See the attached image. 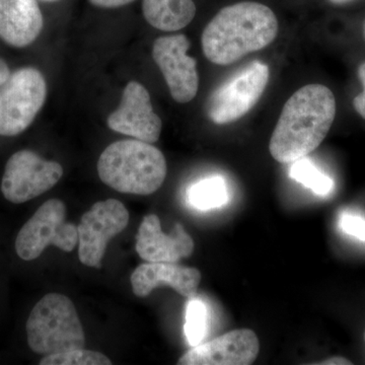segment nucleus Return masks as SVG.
<instances>
[{"instance_id": "nucleus-1", "label": "nucleus", "mask_w": 365, "mask_h": 365, "mask_svg": "<svg viewBox=\"0 0 365 365\" xmlns=\"http://www.w3.org/2000/svg\"><path fill=\"white\" fill-rule=\"evenodd\" d=\"M336 115L332 91L313 83L295 91L283 107L269 150L274 160L292 163L306 158L328 135Z\"/></svg>"}, {"instance_id": "nucleus-2", "label": "nucleus", "mask_w": 365, "mask_h": 365, "mask_svg": "<svg viewBox=\"0 0 365 365\" xmlns=\"http://www.w3.org/2000/svg\"><path fill=\"white\" fill-rule=\"evenodd\" d=\"M278 21L264 4L244 1L223 7L203 31L204 55L217 66H228L275 40Z\"/></svg>"}, {"instance_id": "nucleus-3", "label": "nucleus", "mask_w": 365, "mask_h": 365, "mask_svg": "<svg viewBox=\"0 0 365 365\" xmlns=\"http://www.w3.org/2000/svg\"><path fill=\"white\" fill-rule=\"evenodd\" d=\"M103 182L120 193L150 195L163 186L167 177V160L151 143L121 140L110 144L98 162Z\"/></svg>"}, {"instance_id": "nucleus-4", "label": "nucleus", "mask_w": 365, "mask_h": 365, "mask_svg": "<svg viewBox=\"0 0 365 365\" xmlns=\"http://www.w3.org/2000/svg\"><path fill=\"white\" fill-rule=\"evenodd\" d=\"M28 343L34 352L57 354L85 347L86 336L73 302L63 294L45 295L26 322Z\"/></svg>"}, {"instance_id": "nucleus-5", "label": "nucleus", "mask_w": 365, "mask_h": 365, "mask_svg": "<svg viewBox=\"0 0 365 365\" xmlns=\"http://www.w3.org/2000/svg\"><path fill=\"white\" fill-rule=\"evenodd\" d=\"M47 85L33 67L11 73L0 86V135L16 136L33 123L45 104Z\"/></svg>"}, {"instance_id": "nucleus-6", "label": "nucleus", "mask_w": 365, "mask_h": 365, "mask_svg": "<svg viewBox=\"0 0 365 365\" xmlns=\"http://www.w3.org/2000/svg\"><path fill=\"white\" fill-rule=\"evenodd\" d=\"M78 242V227L66 222V204L59 199H50L21 227L16 240V251L23 260L33 261L50 245L71 252Z\"/></svg>"}, {"instance_id": "nucleus-7", "label": "nucleus", "mask_w": 365, "mask_h": 365, "mask_svg": "<svg viewBox=\"0 0 365 365\" xmlns=\"http://www.w3.org/2000/svg\"><path fill=\"white\" fill-rule=\"evenodd\" d=\"M268 66L253 61L218 86L209 97L206 112L213 123L230 124L244 117L259 102L269 81Z\"/></svg>"}, {"instance_id": "nucleus-8", "label": "nucleus", "mask_w": 365, "mask_h": 365, "mask_svg": "<svg viewBox=\"0 0 365 365\" xmlns=\"http://www.w3.org/2000/svg\"><path fill=\"white\" fill-rule=\"evenodd\" d=\"M62 176L59 163L43 160L32 150H20L7 160L1 192L9 202H28L52 189Z\"/></svg>"}, {"instance_id": "nucleus-9", "label": "nucleus", "mask_w": 365, "mask_h": 365, "mask_svg": "<svg viewBox=\"0 0 365 365\" xmlns=\"http://www.w3.org/2000/svg\"><path fill=\"white\" fill-rule=\"evenodd\" d=\"M128 223V210L116 199L93 204L78 227L79 261L88 267L102 268L108 242Z\"/></svg>"}, {"instance_id": "nucleus-10", "label": "nucleus", "mask_w": 365, "mask_h": 365, "mask_svg": "<svg viewBox=\"0 0 365 365\" xmlns=\"http://www.w3.org/2000/svg\"><path fill=\"white\" fill-rule=\"evenodd\" d=\"M189 48L190 41L182 34L158 38L153 48V60L162 71L170 96L181 104L191 102L199 88L196 60L187 53Z\"/></svg>"}, {"instance_id": "nucleus-11", "label": "nucleus", "mask_w": 365, "mask_h": 365, "mask_svg": "<svg viewBox=\"0 0 365 365\" xmlns=\"http://www.w3.org/2000/svg\"><path fill=\"white\" fill-rule=\"evenodd\" d=\"M107 123L113 131L148 143H157L163 128L162 120L153 112L150 93L137 81L125 86L121 103Z\"/></svg>"}, {"instance_id": "nucleus-12", "label": "nucleus", "mask_w": 365, "mask_h": 365, "mask_svg": "<svg viewBox=\"0 0 365 365\" xmlns=\"http://www.w3.org/2000/svg\"><path fill=\"white\" fill-rule=\"evenodd\" d=\"M260 344L249 329L232 331L194 346L179 359L181 365H248L256 360Z\"/></svg>"}, {"instance_id": "nucleus-13", "label": "nucleus", "mask_w": 365, "mask_h": 365, "mask_svg": "<svg viewBox=\"0 0 365 365\" xmlns=\"http://www.w3.org/2000/svg\"><path fill=\"white\" fill-rule=\"evenodd\" d=\"M136 252L143 260L155 263H178L193 254L195 244L181 223L165 235L158 215L144 216L136 235Z\"/></svg>"}, {"instance_id": "nucleus-14", "label": "nucleus", "mask_w": 365, "mask_h": 365, "mask_svg": "<svg viewBox=\"0 0 365 365\" xmlns=\"http://www.w3.org/2000/svg\"><path fill=\"white\" fill-rule=\"evenodd\" d=\"M198 269L182 267L177 263L143 264L132 273L130 282L133 294L138 297H146L160 285H169L184 297H196L201 281Z\"/></svg>"}, {"instance_id": "nucleus-15", "label": "nucleus", "mask_w": 365, "mask_h": 365, "mask_svg": "<svg viewBox=\"0 0 365 365\" xmlns=\"http://www.w3.org/2000/svg\"><path fill=\"white\" fill-rule=\"evenodd\" d=\"M37 0H0V39L16 48L32 44L42 32Z\"/></svg>"}, {"instance_id": "nucleus-16", "label": "nucleus", "mask_w": 365, "mask_h": 365, "mask_svg": "<svg viewBox=\"0 0 365 365\" xmlns=\"http://www.w3.org/2000/svg\"><path fill=\"white\" fill-rule=\"evenodd\" d=\"M143 13L153 28L176 32L193 21L196 6L193 0H143Z\"/></svg>"}, {"instance_id": "nucleus-17", "label": "nucleus", "mask_w": 365, "mask_h": 365, "mask_svg": "<svg viewBox=\"0 0 365 365\" xmlns=\"http://www.w3.org/2000/svg\"><path fill=\"white\" fill-rule=\"evenodd\" d=\"M188 201L199 210L222 207L228 202L227 182L222 177H209L190 187Z\"/></svg>"}, {"instance_id": "nucleus-18", "label": "nucleus", "mask_w": 365, "mask_h": 365, "mask_svg": "<svg viewBox=\"0 0 365 365\" xmlns=\"http://www.w3.org/2000/svg\"><path fill=\"white\" fill-rule=\"evenodd\" d=\"M292 163L290 177L294 181L312 190L317 195L326 196L332 192L333 180L322 173L311 160L302 158Z\"/></svg>"}, {"instance_id": "nucleus-19", "label": "nucleus", "mask_w": 365, "mask_h": 365, "mask_svg": "<svg viewBox=\"0 0 365 365\" xmlns=\"http://www.w3.org/2000/svg\"><path fill=\"white\" fill-rule=\"evenodd\" d=\"M208 313L207 307L202 300L190 299L186 307V323H185V335L190 346L194 347L201 344L207 332Z\"/></svg>"}, {"instance_id": "nucleus-20", "label": "nucleus", "mask_w": 365, "mask_h": 365, "mask_svg": "<svg viewBox=\"0 0 365 365\" xmlns=\"http://www.w3.org/2000/svg\"><path fill=\"white\" fill-rule=\"evenodd\" d=\"M41 365H111L112 361L101 352L91 351L83 348L71 351L46 355Z\"/></svg>"}, {"instance_id": "nucleus-21", "label": "nucleus", "mask_w": 365, "mask_h": 365, "mask_svg": "<svg viewBox=\"0 0 365 365\" xmlns=\"http://www.w3.org/2000/svg\"><path fill=\"white\" fill-rule=\"evenodd\" d=\"M340 227L345 234L365 242V220L360 216L345 213L341 216Z\"/></svg>"}, {"instance_id": "nucleus-22", "label": "nucleus", "mask_w": 365, "mask_h": 365, "mask_svg": "<svg viewBox=\"0 0 365 365\" xmlns=\"http://www.w3.org/2000/svg\"><path fill=\"white\" fill-rule=\"evenodd\" d=\"M359 78L364 86V91L353 100L355 111L365 120V62L359 67Z\"/></svg>"}, {"instance_id": "nucleus-23", "label": "nucleus", "mask_w": 365, "mask_h": 365, "mask_svg": "<svg viewBox=\"0 0 365 365\" xmlns=\"http://www.w3.org/2000/svg\"><path fill=\"white\" fill-rule=\"evenodd\" d=\"M134 0H90L91 4L103 9H116V7L127 6Z\"/></svg>"}, {"instance_id": "nucleus-24", "label": "nucleus", "mask_w": 365, "mask_h": 365, "mask_svg": "<svg viewBox=\"0 0 365 365\" xmlns=\"http://www.w3.org/2000/svg\"><path fill=\"white\" fill-rule=\"evenodd\" d=\"M11 76V71L4 60L0 58V86L6 83V79Z\"/></svg>"}, {"instance_id": "nucleus-25", "label": "nucleus", "mask_w": 365, "mask_h": 365, "mask_svg": "<svg viewBox=\"0 0 365 365\" xmlns=\"http://www.w3.org/2000/svg\"><path fill=\"white\" fill-rule=\"evenodd\" d=\"M319 364H326V365H350L352 364V362L350 360L344 359V357H331V359L324 360L323 362H321Z\"/></svg>"}, {"instance_id": "nucleus-26", "label": "nucleus", "mask_w": 365, "mask_h": 365, "mask_svg": "<svg viewBox=\"0 0 365 365\" xmlns=\"http://www.w3.org/2000/svg\"><path fill=\"white\" fill-rule=\"evenodd\" d=\"M329 1L332 2L334 4H345L352 1V0H329Z\"/></svg>"}, {"instance_id": "nucleus-27", "label": "nucleus", "mask_w": 365, "mask_h": 365, "mask_svg": "<svg viewBox=\"0 0 365 365\" xmlns=\"http://www.w3.org/2000/svg\"><path fill=\"white\" fill-rule=\"evenodd\" d=\"M42 1L53 2V1H57V0H42Z\"/></svg>"}, {"instance_id": "nucleus-28", "label": "nucleus", "mask_w": 365, "mask_h": 365, "mask_svg": "<svg viewBox=\"0 0 365 365\" xmlns=\"http://www.w3.org/2000/svg\"><path fill=\"white\" fill-rule=\"evenodd\" d=\"M364 36H365V25H364Z\"/></svg>"}, {"instance_id": "nucleus-29", "label": "nucleus", "mask_w": 365, "mask_h": 365, "mask_svg": "<svg viewBox=\"0 0 365 365\" xmlns=\"http://www.w3.org/2000/svg\"><path fill=\"white\" fill-rule=\"evenodd\" d=\"M364 341H365V333H364Z\"/></svg>"}]
</instances>
